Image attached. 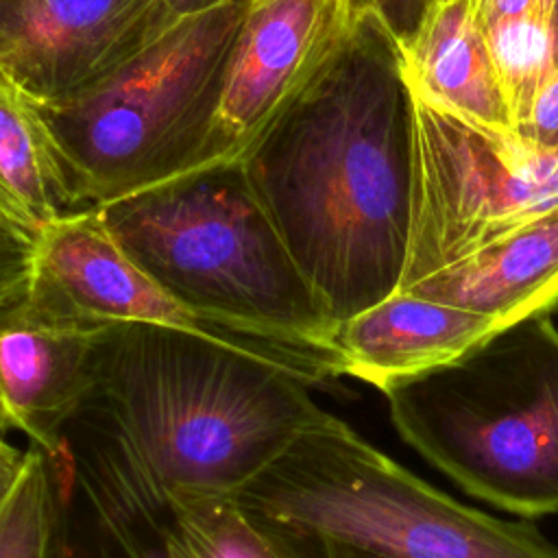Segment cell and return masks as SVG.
<instances>
[{
	"instance_id": "obj_3",
	"label": "cell",
	"mask_w": 558,
	"mask_h": 558,
	"mask_svg": "<svg viewBox=\"0 0 558 558\" xmlns=\"http://www.w3.org/2000/svg\"><path fill=\"white\" fill-rule=\"evenodd\" d=\"M323 558H558L534 525L469 508L327 414L235 497Z\"/></svg>"
},
{
	"instance_id": "obj_23",
	"label": "cell",
	"mask_w": 558,
	"mask_h": 558,
	"mask_svg": "<svg viewBox=\"0 0 558 558\" xmlns=\"http://www.w3.org/2000/svg\"><path fill=\"white\" fill-rule=\"evenodd\" d=\"M549 26H551V37H554V59H556V68H558V0H551Z\"/></svg>"
},
{
	"instance_id": "obj_10",
	"label": "cell",
	"mask_w": 558,
	"mask_h": 558,
	"mask_svg": "<svg viewBox=\"0 0 558 558\" xmlns=\"http://www.w3.org/2000/svg\"><path fill=\"white\" fill-rule=\"evenodd\" d=\"M349 0H248L229 57L218 118L220 161H235L327 57Z\"/></svg>"
},
{
	"instance_id": "obj_12",
	"label": "cell",
	"mask_w": 558,
	"mask_h": 558,
	"mask_svg": "<svg viewBox=\"0 0 558 558\" xmlns=\"http://www.w3.org/2000/svg\"><path fill=\"white\" fill-rule=\"evenodd\" d=\"M501 325L480 312L397 290L333 331L342 375L381 390L456 360Z\"/></svg>"
},
{
	"instance_id": "obj_15",
	"label": "cell",
	"mask_w": 558,
	"mask_h": 558,
	"mask_svg": "<svg viewBox=\"0 0 558 558\" xmlns=\"http://www.w3.org/2000/svg\"><path fill=\"white\" fill-rule=\"evenodd\" d=\"M403 52L412 92L497 131H514L473 0L434 7L418 37Z\"/></svg>"
},
{
	"instance_id": "obj_13",
	"label": "cell",
	"mask_w": 558,
	"mask_h": 558,
	"mask_svg": "<svg viewBox=\"0 0 558 558\" xmlns=\"http://www.w3.org/2000/svg\"><path fill=\"white\" fill-rule=\"evenodd\" d=\"M65 211L39 107L0 78V303L26 294L44 235Z\"/></svg>"
},
{
	"instance_id": "obj_7",
	"label": "cell",
	"mask_w": 558,
	"mask_h": 558,
	"mask_svg": "<svg viewBox=\"0 0 558 558\" xmlns=\"http://www.w3.org/2000/svg\"><path fill=\"white\" fill-rule=\"evenodd\" d=\"M414 124V227L399 290L558 207V146L484 126L418 94Z\"/></svg>"
},
{
	"instance_id": "obj_6",
	"label": "cell",
	"mask_w": 558,
	"mask_h": 558,
	"mask_svg": "<svg viewBox=\"0 0 558 558\" xmlns=\"http://www.w3.org/2000/svg\"><path fill=\"white\" fill-rule=\"evenodd\" d=\"M98 211L122 251L194 310L338 355L336 325L238 159L192 170Z\"/></svg>"
},
{
	"instance_id": "obj_11",
	"label": "cell",
	"mask_w": 558,
	"mask_h": 558,
	"mask_svg": "<svg viewBox=\"0 0 558 558\" xmlns=\"http://www.w3.org/2000/svg\"><path fill=\"white\" fill-rule=\"evenodd\" d=\"M102 329V327H100ZM100 329L54 323L22 301L0 303V429L20 432L48 460L92 384Z\"/></svg>"
},
{
	"instance_id": "obj_8",
	"label": "cell",
	"mask_w": 558,
	"mask_h": 558,
	"mask_svg": "<svg viewBox=\"0 0 558 558\" xmlns=\"http://www.w3.org/2000/svg\"><path fill=\"white\" fill-rule=\"evenodd\" d=\"M20 301L37 316L87 329L142 323L194 333L272 364L307 386L342 377L336 353L207 316L177 299L122 251L98 207L70 209L48 227Z\"/></svg>"
},
{
	"instance_id": "obj_20",
	"label": "cell",
	"mask_w": 558,
	"mask_h": 558,
	"mask_svg": "<svg viewBox=\"0 0 558 558\" xmlns=\"http://www.w3.org/2000/svg\"><path fill=\"white\" fill-rule=\"evenodd\" d=\"M519 135L545 148L558 146V70L541 87L532 116Z\"/></svg>"
},
{
	"instance_id": "obj_4",
	"label": "cell",
	"mask_w": 558,
	"mask_h": 558,
	"mask_svg": "<svg viewBox=\"0 0 558 558\" xmlns=\"http://www.w3.org/2000/svg\"><path fill=\"white\" fill-rule=\"evenodd\" d=\"M379 392L397 434L462 490L512 514H558V329L549 314L506 325Z\"/></svg>"
},
{
	"instance_id": "obj_24",
	"label": "cell",
	"mask_w": 558,
	"mask_h": 558,
	"mask_svg": "<svg viewBox=\"0 0 558 558\" xmlns=\"http://www.w3.org/2000/svg\"><path fill=\"white\" fill-rule=\"evenodd\" d=\"M447 2H451V0H436V7H438V4H447Z\"/></svg>"
},
{
	"instance_id": "obj_17",
	"label": "cell",
	"mask_w": 558,
	"mask_h": 558,
	"mask_svg": "<svg viewBox=\"0 0 558 558\" xmlns=\"http://www.w3.org/2000/svg\"><path fill=\"white\" fill-rule=\"evenodd\" d=\"M482 33L512 129L519 133L532 116L541 87L558 70L549 15L530 13L497 20L482 26Z\"/></svg>"
},
{
	"instance_id": "obj_1",
	"label": "cell",
	"mask_w": 558,
	"mask_h": 558,
	"mask_svg": "<svg viewBox=\"0 0 558 558\" xmlns=\"http://www.w3.org/2000/svg\"><path fill=\"white\" fill-rule=\"evenodd\" d=\"M299 377L207 338L122 323L48 460L52 558H159L174 504L238 497L325 412Z\"/></svg>"
},
{
	"instance_id": "obj_25",
	"label": "cell",
	"mask_w": 558,
	"mask_h": 558,
	"mask_svg": "<svg viewBox=\"0 0 558 558\" xmlns=\"http://www.w3.org/2000/svg\"><path fill=\"white\" fill-rule=\"evenodd\" d=\"M549 2V9H551V0H547Z\"/></svg>"
},
{
	"instance_id": "obj_22",
	"label": "cell",
	"mask_w": 558,
	"mask_h": 558,
	"mask_svg": "<svg viewBox=\"0 0 558 558\" xmlns=\"http://www.w3.org/2000/svg\"><path fill=\"white\" fill-rule=\"evenodd\" d=\"M28 460V449L22 451L13 445H9L2 436H0V508L9 501L11 493L15 490L24 466Z\"/></svg>"
},
{
	"instance_id": "obj_9",
	"label": "cell",
	"mask_w": 558,
	"mask_h": 558,
	"mask_svg": "<svg viewBox=\"0 0 558 558\" xmlns=\"http://www.w3.org/2000/svg\"><path fill=\"white\" fill-rule=\"evenodd\" d=\"M179 17L170 0H0V78L41 107L63 105Z\"/></svg>"
},
{
	"instance_id": "obj_21",
	"label": "cell",
	"mask_w": 558,
	"mask_h": 558,
	"mask_svg": "<svg viewBox=\"0 0 558 558\" xmlns=\"http://www.w3.org/2000/svg\"><path fill=\"white\" fill-rule=\"evenodd\" d=\"M473 13L477 24L486 26L497 20H510V17H521L530 13L549 15V2L547 0H473Z\"/></svg>"
},
{
	"instance_id": "obj_16",
	"label": "cell",
	"mask_w": 558,
	"mask_h": 558,
	"mask_svg": "<svg viewBox=\"0 0 558 558\" xmlns=\"http://www.w3.org/2000/svg\"><path fill=\"white\" fill-rule=\"evenodd\" d=\"M159 558H323L251 514L235 497L172 506Z\"/></svg>"
},
{
	"instance_id": "obj_19",
	"label": "cell",
	"mask_w": 558,
	"mask_h": 558,
	"mask_svg": "<svg viewBox=\"0 0 558 558\" xmlns=\"http://www.w3.org/2000/svg\"><path fill=\"white\" fill-rule=\"evenodd\" d=\"M349 7L373 13L390 31L399 48L405 50L423 31L436 0H349Z\"/></svg>"
},
{
	"instance_id": "obj_14",
	"label": "cell",
	"mask_w": 558,
	"mask_h": 558,
	"mask_svg": "<svg viewBox=\"0 0 558 558\" xmlns=\"http://www.w3.org/2000/svg\"><path fill=\"white\" fill-rule=\"evenodd\" d=\"M408 290L486 314L501 327L549 314L558 305V207Z\"/></svg>"
},
{
	"instance_id": "obj_18",
	"label": "cell",
	"mask_w": 558,
	"mask_h": 558,
	"mask_svg": "<svg viewBox=\"0 0 558 558\" xmlns=\"http://www.w3.org/2000/svg\"><path fill=\"white\" fill-rule=\"evenodd\" d=\"M54 488L46 456L28 447L24 473L0 508V558H52Z\"/></svg>"
},
{
	"instance_id": "obj_2",
	"label": "cell",
	"mask_w": 558,
	"mask_h": 558,
	"mask_svg": "<svg viewBox=\"0 0 558 558\" xmlns=\"http://www.w3.org/2000/svg\"><path fill=\"white\" fill-rule=\"evenodd\" d=\"M238 161L336 327L401 288L414 94L399 44L373 13L351 9L327 57Z\"/></svg>"
},
{
	"instance_id": "obj_5",
	"label": "cell",
	"mask_w": 558,
	"mask_h": 558,
	"mask_svg": "<svg viewBox=\"0 0 558 558\" xmlns=\"http://www.w3.org/2000/svg\"><path fill=\"white\" fill-rule=\"evenodd\" d=\"M246 4L181 15L87 94L37 105L70 209L102 207L220 161L216 118Z\"/></svg>"
}]
</instances>
